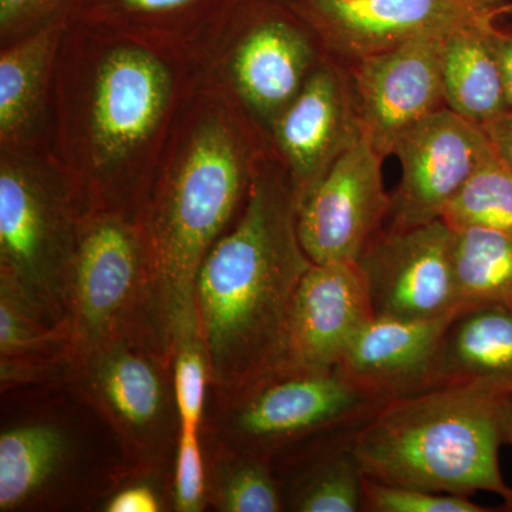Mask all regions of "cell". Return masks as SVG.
Here are the masks:
<instances>
[{"label": "cell", "instance_id": "cell-1", "mask_svg": "<svg viewBox=\"0 0 512 512\" xmlns=\"http://www.w3.org/2000/svg\"><path fill=\"white\" fill-rule=\"evenodd\" d=\"M201 70L70 20L55 76L49 154L84 212L136 220L158 161Z\"/></svg>", "mask_w": 512, "mask_h": 512}, {"label": "cell", "instance_id": "cell-2", "mask_svg": "<svg viewBox=\"0 0 512 512\" xmlns=\"http://www.w3.org/2000/svg\"><path fill=\"white\" fill-rule=\"evenodd\" d=\"M266 151L265 138L227 97L198 84L136 218L150 269L147 342L167 362L178 340L198 329V271L244 210Z\"/></svg>", "mask_w": 512, "mask_h": 512}, {"label": "cell", "instance_id": "cell-3", "mask_svg": "<svg viewBox=\"0 0 512 512\" xmlns=\"http://www.w3.org/2000/svg\"><path fill=\"white\" fill-rule=\"evenodd\" d=\"M298 208L284 167L266 151L244 210L202 262L195 311L215 394L284 370L293 296L312 265Z\"/></svg>", "mask_w": 512, "mask_h": 512}, {"label": "cell", "instance_id": "cell-4", "mask_svg": "<svg viewBox=\"0 0 512 512\" xmlns=\"http://www.w3.org/2000/svg\"><path fill=\"white\" fill-rule=\"evenodd\" d=\"M511 387L439 384L375 407L350 443L366 478L431 493L488 491L512 508L498 464Z\"/></svg>", "mask_w": 512, "mask_h": 512}, {"label": "cell", "instance_id": "cell-5", "mask_svg": "<svg viewBox=\"0 0 512 512\" xmlns=\"http://www.w3.org/2000/svg\"><path fill=\"white\" fill-rule=\"evenodd\" d=\"M83 215L49 153L0 151V291L53 328L64 329Z\"/></svg>", "mask_w": 512, "mask_h": 512}, {"label": "cell", "instance_id": "cell-6", "mask_svg": "<svg viewBox=\"0 0 512 512\" xmlns=\"http://www.w3.org/2000/svg\"><path fill=\"white\" fill-rule=\"evenodd\" d=\"M148 292L147 248L137 220L117 212H84L64 318L74 366L119 340L137 338L148 345Z\"/></svg>", "mask_w": 512, "mask_h": 512}, {"label": "cell", "instance_id": "cell-7", "mask_svg": "<svg viewBox=\"0 0 512 512\" xmlns=\"http://www.w3.org/2000/svg\"><path fill=\"white\" fill-rule=\"evenodd\" d=\"M323 60L318 40L284 0H254L202 67L201 83L266 140Z\"/></svg>", "mask_w": 512, "mask_h": 512}, {"label": "cell", "instance_id": "cell-8", "mask_svg": "<svg viewBox=\"0 0 512 512\" xmlns=\"http://www.w3.org/2000/svg\"><path fill=\"white\" fill-rule=\"evenodd\" d=\"M73 380L110 424L137 470L163 473L175 457L181 431L173 363L143 340L127 338L84 357Z\"/></svg>", "mask_w": 512, "mask_h": 512}, {"label": "cell", "instance_id": "cell-9", "mask_svg": "<svg viewBox=\"0 0 512 512\" xmlns=\"http://www.w3.org/2000/svg\"><path fill=\"white\" fill-rule=\"evenodd\" d=\"M379 404L333 372L281 370L217 394L212 441L271 458L295 441L372 412Z\"/></svg>", "mask_w": 512, "mask_h": 512}, {"label": "cell", "instance_id": "cell-10", "mask_svg": "<svg viewBox=\"0 0 512 512\" xmlns=\"http://www.w3.org/2000/svg\"><path fill=\"white\" fill-rule=\"evenodd\" d=\"M323 55L349 64L421 37H446L512 12L508 0H284Z\"/></svg>", "mask_w": 512, "mask_h": 512}, {"label": "cell", "instance_id": "cell-11", "mask_svg": "<svg viewBox=\"0 0 512 512\" xmlns=\"http://www.w3.org/2000/svg\"><path fill=\"white\" fill-rule=\"evenodd\" d=\"M392 156L402 178L392 195L389 228H413L441 220L468 178L497 156L484 128L441 109L397 138Z\"/></svg>", "mask_w": 512, "mask_h": 512}, {"label": "cell", "instance_id": "cell-12", "mask_svg": "<svg viewBox=\"0 0 512 512\" xmlns=\"http://www.w3.org/2000/svg\"><path fill=\"white\" fill-rule=\"evenodd\" d=\"M356 262L376 318L427 320L464 312L451 262V228L443 220L387 228Z\"/></svg>", "mask_w": 512, "mask_h": 512}, {"label": "cell", "instance_id": "cell-13", "mask_svg": "<svg viewBox=\"0 0 512 512\" xmlns=\"http://www.w3.org/2000/svg\"><path fill=\"white\" fill-rule=\"evenodd\" d=\"M384 157L362 140L299 204L298 234L312 264L356 262L389 220Z\"/></svg>", "mask_w": 512, "mask_h": 512}, {"label": "cell", "instance_id": "cell-14", "mask_svg": "<svg viewBox=\"0 0 512 512\" xmlns=\"http://www.w3.org/2000/svg\"><path fill=\"white\" fill-rule=\"evenodd\" d=\"M362 140L348 69L325 57L275 121L266 146L284 167L299 205Z\"/></svg>", "mask_w": 512, "mask_h": 512}, {"label": "cell", "instance_id": "cell-15", "mask_svg": "<svg viewBox=\"0 0 512 512\" xmlns=\"http://www.w3.org/2000/svg\"><path fill=\"white\" fill-rule=\"evenodd\" d=\"M440 37H421L404 45L343 64L367 141L384 158L404 131L444 109Z\"/></svg>", "mask_w": 512, "mask_h": 512}, {"label": "cell", "instance_id": "cell-16", "mask_svg": "<svg viewBox=\"0 0 512 512\" xmlns=\"http://www.w3.org/2000/svg\"><path fill=\"white\" fill-rule=\"evenodd\" d=\"M373 318L357 262L312 264L293 296L284 370L333 372Z\"/></svg>", "mask_w": 512, "mask_h": 512}, {"label": "cell", "instance_id": "cell-17", "mask_svg": "<svg viewBox=\"0 0 512 512\" xmlns=\"http://www.w3.org/2000/svg\"><path fill=\"white\" fill-rule=\"evenodd\" d=\"M254 0H82L72 20L126 37L198 69Z\"/></svg>", "mask_w": 512, "mask_h": 512}, {"label": "cell", "instance_id": "cell-18", "mask_svg": "<svg viewBox=\"0 0 512 512\" xmlns=\"http://www.w3.org/2000/svg\"><path fill=\"white\" fill-rule=\"evenodd\" d=\"M460 313L427 320L375 316L335 370L377 404L439 386L444 336Z\"/></svg>", "mask_w": 512, "mask_h": 512}, {"label": "cell", "instance_id": "cell-19", "mask_svg": "<svg viewBox=\"0 0 512 512\" xmlns=\"http://www.w3.org/2000/svg\"><path fill=\"white\" fill-rule=\"evenodd\" d=\"M67 23L0 49V151L49 153L57 56Z\"/></svg>", "mask_w": 512, "mask_h": 512}, {"label": "cell", "instance_id": "cell-20", "mask_svg": "<svg viewBox=\"0 0 512 512\" xmlns=\"http://www.w3.org/2000/svg\"><path fill=\"white\" fill-rule=\"evenodd\" d=\"M495 23H474L441 43L444 106L481 127L511 113L491 39Z\"/></svg>", "mask_w": 512, "mask_h": 512}, {"label": "cell", "instance_id": "cell-21", "mask_svg": "<svg viewBox=\"0 0 512 512\" xmlns=\"http://www.w3.org/2000/svg\"><path fill=\"white\" fill-rule=\"evenodd\" d=\"M67 430L52 421H29L0 436V511L29 507L55 483L73 456Z\"/></svg>", "mask_w": 512, "mask_h": 512}, {"label": "cell", "instance_id": "cell-22", "mask_svg": "<svg viewBox=\"0 0 512 512\" xmlns=\"http://www.w3.org/2000/svg\"><path fill=\"white\" fill-rule=\"evenodd\" d=\"M441 383L485 380L512 389V308L494 305L461 312L447 329Z\"/></svg>", "mask_w": 512, "mask_h": 512}, {"label": "cell", "instance_id": "cell-23", "mask_svg": "<svg viewBox=\"0 0 512 512\" xmlns=\"http://www.w3.org/2000/svg\"><path fill=\"white\" fill-rule=\"evenodd\" d=\"M451 262L464 311L512 308V234L484 227L451 228Z\"/></svg>", "mask_w": 512, "mask_h": 512}, {"label": "cell", "instance_id": "cell-24", "mask_svg": "<svg viewBox=\"0 0 512 512\" xmlns=\"http://www.w3.org/2000/svg\"><path fill=\"white\" fill-rule=\"evenodd\" d=\"M212 441V440H211ZM211 448V447H210ZM207 463V500L222 512H278L284 495L272 474L271 458L212 441Z\"/></svg>", "mask_w": 512, "mask_h": 512}, {"label": "cell", "instance_id": "cell-25", "mask_svg": "<svg viewBox=\"0 0 512 512\" xmlns=\"http://www.w3.org/2000/svg\"><path fill=\"white\" fill-rule=\"evenodd\" d=\"M366 476L350 439L312 464L293 488L289 510L365 511Z\"/></svg>", "mask_w": 512, "mask_h": 512}, {"label": "cell", "instance_id": "cell-26", "mask_svg": "<svg viewBox=\"0 0 512 512\" xmlns=\"http://www.w3.org/2000/svg\"><path fill=\"white\" fill-rule=\"evenodd\" d=\"M441 220L450 228L484 227L512 234V168L498 156L481 165Z\"/></svg>", "mask_w": 512, "mask_h": 512}, {"label": "cell", "instance_id": "cell-27", "mask_svg": "<svg viewBox=\"0 0 512 512\" xmlns=\"http://www.w3.org/2000/svg\"><path fill=\"white\" fill-rule=\"evenodd\" d=\"M0 359L74 366L66 330L46 325L5 291H0Z\"/></svg>", "mask_w": 512, "mask_h": 512}, {"label": "cell", "instance_id": "cell-28", "mask_svg": "<svg viewBox=\"0 0 512 512\" xmlns=\"http://www.w3.org/2000/svg\"><path fill=\"white\" fill-rule=\"evenodd\" d=\"M173 380L181 429L202 431L211 370L200 328L185 333L175 345Z\"/></svg>", "mask_w": 512, "mask_h": 512}, {"label": "cell", "instance_id": "cell-29", "mask_svg": "<svg viewBox=\"0 0 512 512\" xmlns=\"http://www.w3.org/2000/svg\"><path fill=\"white\" fill-rule=\"evenodd\" d=\"M365 511L373 512H487L464 495L431 493L417 488L376 483L366 478Z\"/></svg>", "mask_w": 512, "mask_h": 512}, {"label": "cell", "instance_id": "cell-30", "mask_svg": "<svg viewBox=\"0 0 512 512\" xmlns=\"http://www.w3.org/2000/svg\"><path fill=\"white\" fill-rule=\"evenodd\" d=\"M82 0H0V49L72 20Z\"/></svg>", "mask_w": 512, "mask_h": 512}, {"label": "cell", "instance_id": "cell-31", "mask_svg": "<svg viewBox=\"0 0 512 512\" xmlns=\"http://www.w3.org/2000/svg\"><path fill=\"white\" fill-rule=\"evenodd\" d=\"M171 500L178 512H201L208 505L207 463L200 430L180 431L174 457Z\"/></svg>", "mask_w": 512, "mask_h": 512}, {"label": "cell", "instance_id": "cell-32", "mask_svg": "<svg viewBox=\"0 0 512 512\" xmlns=\"http://www.w3.org/2000/svg\"><path fill=\"white\" fill-rule=\"evenodd\" d=\"M107 512H158L163 511V501L156 488L146 481H138L121 488L111 495L103 508Z\"/></svg>", "mask_w": 512, "mask_h": 512}, {"label": "cell", "instance_id": "cell-33", "mask_svg": "<svg viewBox=\"0 0 512 512\" xmlns=\"http://www.w3.org/2000/svg\"><path fill=\"white\" fill-rule=\"evenodd\" d=\"M491 39L498 63H500L501 73H503L505 96H507L508 107L512 113V26L500 28L495 23Z\"/></svg>", "mask_w": 512, "mask_h": 512}, {"label": "cell", "instance_id": "cell-34", "mask_svg": "<svg viewBox=\"0 0 512 512\" xmlns=\"http://www.w3.org/2000/svg\"><path fill=\"white\" fill-rule=\"evenodd\" d=\"M483 128L497 156L512 168V113L485 124Z\"/></svg>", "mask_w": 512, "mask_h": 512}, {"label": "cell", "instance_id": "cell-35", "mask_svg": "<svg viewBox=\"0 0 512 512\" xmlns=\"http://www.w3.org/2000/svg\"><path fill=\"white\" fill-rule=\"evenodd\" d=\"M504 441L512 447V396L508 400L504 414Z\"/></svg>", "mask_w": 512, "mask_h": 512}]
</instances>
